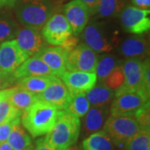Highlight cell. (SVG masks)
Instances as JSON below:
<instances>
[{"label":"cell","instance_id":"6","mask_svg":"<svg viewBox=\"0 0 150 150\" xmlns=\"http://www.w3.org/2000/svg\"><path fill=\"white\" fill-rule=\"evenodd\" d=\"M149 60L143 61L138 58H129L121 64L124 75L123 85L115 90V96L127 92H132L142 88L145 69Z\"/></svg>","mask_w":150,"mask_h":150},{"label":"cell","instance_id":"40","mask_svg":"<svg viewBox=\"0 0 150 150\" xmlns=\"http://www.w3.org/2000/svg\"><path fill=\"white\" fill-rule=\"evenodd\" d=\"M11 89H12V88H6V89L0 90V101L3 100L4 98H5L6 97H8L9 95Z\"/></svg>","mask_w":150,"mask_h":150},{"label":"cell","instance_id":"30","mask_svg":"<svg viewBox=\"0 0 150 150\" xmlns=\"http://www.w3.org/2000/svg\"><path fill=\"white\" fill-rule=\"evenodd\" d=\"M22 112L14 107L8 100V96L0 101V123L12 118L21 117Z\"/></svg>","mask_w":150,"mask_h":150},{"label":"cell","instance_id":"17","mask_svg":"<svg viewBox=\"0 0 150 150\" xmlns=\"http://www.w3.org/2000/svg\"><path fill=\"white\" fill-rule=\"evenodd\" d=\"M13 74L18 82L21 80L22 79L31 77V76L54 75L48 66L36 56H33L32 58H28L27 60H25L14 71Z\"/></svg>","mask_w":150,"mask_h":150},{"label":"cell","instance_id":"33","mask_svg":"<svg viewBox=\"0 0 150 150\" xmlns=\"http://www.w3.org/2000/svg\"><path fill=\"white\" fill-rule=\"evenodd\" d=\"M19 122H20V117L12 118L0 123V143L7 141L13 127Z\"/></svg>","mask_w":150,"mask_h":150},{"label":"cell","instance_id":"24","mask_svg":"<svg viewBox=\"0 0 150 150\" xmlns=\"http://www.w3.org/2000/svg\"><path fill=\"white\" fill-rule=\"evenodd\" d=\"M54 78V75L31 76V77L22 79L21 80L17 83H18L17 85L27 91L31 92L38 95L46 89V88L51 83Z\"/></svg>","mask_w":150,"mask_h":150},{"label":"cell","instance_id":"39","mask_svg":"<svg viewBox=\"0 0 150 150\" xmlns=\"http://www.w3.org/2000/svg\"><path fill=\"white\" fill-rule=\"evenodd\" d=\"M15 0H0V8L4 7H13Z\"/></svg>","mask_w":150,"mask_h":150},{"label":"cell","instance_id":"14","mask_svg":"<svg viewBox=\"0 0 150 150\" xmlns=\"http://www.w3.org/2000/svg\"><path fill=\"white\" fill-rule=\"evenodd\" d=\"M17 43L23 52L31 57L46 47V42L43 39L40 29L32 27L19 28L16 35Z\"/></svg>","mask_w":150,"mask_h":150},{"label":"cell","instance_id":"11","mask_svg":"<svg viewBox=\"0 0 150 150\" xmlns=\"http://www.w3.org/2000/svg\"><path fill=\"white\" fill-rule=\"evenodd\" d=\"M29 56L22 50L15 39L0 44V71L13 74Z\"/></svg>","mask_w":150,"mask_h":150},{"label":"cell","instance_id":"19","mask_svg":"<svg viewBox=\"0 0 150 150\" xmlns=\"http://www.w3.org/2000/svg\"><path fill=\"white\" fill-rule=\"evenodd\" d=\"M109 109L107 106L103 107H93L86 113L84 123H83V132L85 134H91L99 131L103 127L105 121L108 115Z\"/></svg>","mask_w":150,"mask_h":150},{"label":"cell","instance_id":"16","mask_svg":"<svg viewBox=\"0 0 150 150\" xmlns=\"http://www.w3.org/2000/svg\"><path fill=\"white\" fill-rule=\"evenodd\" d=\"M37 96L38 100L53 104L64 110L66 103L69 99L70 92L64 83L59 78L54 76L51 83L46 88V89Z\"/></svg>","mask_w":150,"mask_h":150},{"label":"cell","instance_id":"1","mask_svg":"<svg viewBox=\"0 0 150 150\" xmlns=\"http://www.w3.org/2000/svg\"><path fill=\"white\" fill-rule=\"evenodd\" d=\"M61 110L53 104L38 100L22 112V124L33 138L46 135L54 128Z\"/></svg>","mask_w":150,"mask_h":150},{"label":"cell","instance_id":"3","mask_svg":"<svg viewBox=\"0 0 150 150\" xmlns=\"http://www.w3.org/2000/svg\"><path fill=\"white\" fill-rule=\"evenodd\" d=\"M18 23L24 27L42 28L52 16L54 6L49 0H15Z\"/></svg>","mask_w":150,"mask_h":150},{"label":"cell","instance_id":"26","mask_svg":"<svg viewBox=\"0 0 150 150\" xmlns=\"http://www.w3.org/2000/svg\"><path fill=\"white\" fill-rule=\"evenodd\" d=\"M20 26L8 13H0V43L16 37Z\"/></svg>","mask_w":150,"mask_h":150},{"label":"cell","instance_id":"18","mask_svg":"<svg viewBox=\"0 0 150 150\" xmlns=\"http://www.w3.org/2000/svg\"><path fill=\"white\" fill-rule=\"evenodd\" d=\"M119 51L127 58H144L149 55V43L147 39L142 36L129 38L122 43Z\"/></svg>","mask_w":150,"mask_h":150},{"label":"cell","instance_id":"8","mask_svg":"<svg viewBox=\"0 0 150 150\" xmlns=\"http://www.w3.org/2000/svg\"><path fill=\"white\" fill-rule=\"evenodd\" d=\"M98 56L85 43L78 44L67 54L66 69L68 71L95 73Z\"/></svg>","mask_w":150,"mask_h":150},{"label":"cell","instance_id":"5","mask_svg":"<svg viewBox=\"0 0 150 150\" xmlns=\"http://www.w3.org/2000/svg\"><path fill=\"white\" fill-rule=\"evenodd\" d=\"M82 33L86 45L96 53L110 52L118 45V37L112 34L102 23L87 24Z\"/></svg>","mask_w":150,"mask_h":150},{"label":"cell","instance_id":"37","mask_svg":"<svg viewBox=\"0 0 150 150\" xmlns=\"http://www.w3.org/2000/svg\"><path fill=\"white\" fill-rule=\"evenodd\" d=\"M83 4H84L89 9L91 14H95L97 13L98 6L99 4V0H80Z\"/></svg>","mask_w":150,"mask_h":150},{"label":"cell","instance_id":"4","mask_svg":"<svg viewBox=\"0 0 150 150\" xmlns=\"http://www.w3.org/2000/svg\"><path fill=\"white\" fill-rule=\"evenodd\" d=\"M140 130V127L134 116L117 115L106 119L103 131L110 137L115 146H123Z\"/></svg>","mask_w":150,"mask_h":150},{"label":"cell","instance_id":"28","mask_svg":"<svg viewBox=\"0 0 150 150\" xmlns=\"http://www.w3.org/2000/svg\"><path fill=\"white\" fill-rule=\"evenodd\" d=\"M124 150H150V132L140 130L125 144Z\"/></svg>","mask_w":150,"mask_h":150},{"label":"cell","instance_id":"32","mask_svg":"<svg viewBox=\"0 0 150 150\" xmlns=\"http://www.w3.org/2000/svg\"><path fill=\"white\" fill-rule=\"evenodd\" d=\"M134 117L139 125L141 130L150 132V108L149 102L134 113Z\"/></svg>","mask_w":150,"mask_h":150},{"label":"cell","instance_id":"36","mask_svg":"<svg viewBox=\"0 0 150 150\" xmlns=\"http://www.w3.org/2000/svg\"><path fill=\"white\" fill-rule=\"evenodd\" d=\"M77 45H78V38L74 36H73V35H71L69 38H68L64 42L60 45V47H62L64 50L67 51V53H69L72 49H74Z\"/></svg>","mask_w":150,"mask_h":150},{"label":"cell","instance_id":"22","mask_svg":"<svg viewBox=\"0 0 150 150\" xmlns=\"http://www.w3.org/2000/svg\"><path fill=\"white\" fill-rule=\"evenodd\" d=\"M8 100L14 107L23 112L38 99L37 94L27 91L17 85L12 87L8 95Z\"/></svg>","mask_w":150,"mask_h":150},{"label":"cell","instance_id":"27","mask_svg":"<svg viewBox=\"0 0 150 150\" xmlns=\"http://www.w3.org/2000/svg\"><path fill=\"white\" fill-rule=\"evenodd\" d=\"M124 8V0H99L96 13L101 18H114L118 16Z\"/></svg>","mask_w":150,"mask_h":150},{"label":"cell","instance_id":"38","mask_svg":"<svg viewBox=\"0 0 150 150\" xmlns=\"http://www.w3.org/2000/svg\"><path fill=\"white\" fill-rule=\"evenodd\" d=\"M131 2L134 7L140 9H149L150 0H131Z\"/></svg>","mask_w":150,"mask_h":150},{"label":"cell","instance_id":"43","mask_svg":"<svg viewBox=\"0 0 150 150\" xmlns=\"http://www.w3.org/2000/svg\"><path fill=\"white\" fill-rule=\"evenodd\" d=\"M25 150H35V148L33 146V144L31 145V146H29L28 148L27 149H25Z\"/></svg>","mask_w":150,"mask_h":150},{"label":"cell","instance_id":"42","mask_svg":"<svg viewBox=\"0 0 150 150\" xmlns=\"http://www.w3.org/2000/svg\"><path fill=\"white\" fill-rule=\"evenodd\" d=\"M66 150H81L80 148H79L78 146H75V145H73V146H71L70 148H69L68 149Z\"/></svg>","mask_w":150,"mask_h":150},{"label":"cell","instance_id":"29","mask_svg":"<svg viewBox=\"0 0 150 150\" xmlns=\"http://www.w3.org/2000/svg\"><path fill=\"white\" fill-rule=\"evenodd\" d=\"M117 60L112 55H103L98 59L95 74L100 82H103L109 73L117 66Z\"/></svg>","mask_w":150,"mask_h":150},{"label":"cell","instance_id":"2","mask_svg":"<svg viewBox=\"0 0 150 150\" xmlns=\"http://www.w3.org/2000/svg\"><path fill=\"white\" fill-rule=\"evenodd\" d=\"M80 129L79 118L61 110L54 128L46 137L55 150H66L77 143Z\"/></svg>","mask_w":150,"mask_h":150},{"label":"cell","instance_id":"10","mask_svg":"<svg viewBox=\"0 0 150 150\" xmlns=\"http://www.w3.org/2000/svg\"><path fill=\"white\" fill-rule=\"evenodd\" d=\"M149 13V9H140L134 6L125 7L119 14L122 27L126 32L137 35L148 32L150 28Z\"/></svg>","mask_w":150,"mask_h":150},{"label":"cell","instance_id":"20","mask_svg":"<svg viewBox=\"0 0 150 150\" xmlns=\"http://www.w3.org/2000/svg\"><path fill=\"white\" fill-rule=\"evenodd\" d=\"M88 102L93 107H103L107 106L112 102L114 93L103 83H96L90 90L85 93Z\"/></svg>","mask_w":150,"mask_h":150},{"label":"cell","instance_id":"35","mask_svg":"<svg viewBox=\"0 0 150 150\" xmlns=\"http://www.w3.org/2000/svg\"><path fill=\"white\" fill-rule=\"evenodd\" d=\"M35 150H55L54 148L48 142L47 137H43L40 138L36 141V147Z\"/></svg>","mask_w":150,"mask_h":150},{"label":"cell","instance_id":"41","mask_svg":"<svg viewBox=\"0 0 150 150\" xmlns=\"http://www.w3.org/2000/svg\"><path fill=\"white\" fill-rule=\"evenodd\" d=\"M0 150H13L12 149L9 144L8 142H3V143H0Z\"/></svg>","mask_w":150,"mask_h":150},{"label":"cell","instance_id":"23","mask_svg":"<svg viewBox=\"0 0 150 150\" xmlns=\"http://www.w3.org/2000/svg\"><path fill=\"white\" fill-rule=\"evenodd\" d=\"M90 108V103L85 95V93H70L69 101L65 105V111L78 118L84 117Z\"/></svg>","mask_w":150,"mask_h":150},{"label":"cell","instance_id":"31","mask_svg":"<svg viewBox=\"0 0 150 150\" xmlns=\"http://www.w3.org/2000/svg\"><path fill=\"white\" fill-rule=\"evenodd\" d=\"M124 82V75L121 65H117L109 73V74L103 80V83L106 86L112 90H116L123 85Z\"/></svg>","mask_w":150,"mask_h":150},{"label":"cell","instance_id":"34","mask_svg":"<svg viewBox=\"0 0 150 150\" xmlns=\"http://www.w3.org/2000/svg\"><path fill=\"white\" fill-rule=\"evenodd\" d=\"M15 83H18V80L13 73L9 74L0 71V90L10 88Z\"/></svg>","mask_w":150,"mask_h":150},{"label":"cell","instance_id":"21","mask_svg":"<svg viewBox=\"0 0 150 150\" xmlns=\"http://www.w3.org/2000/svg\"><path fill=\"white\" fill-rule=\"evenodd\" d=\"M83 150H115V144L103 130L91 134L83 141Z\"/></svg>","mask_w":150,"mask_h":150},{"label":"cell","instance_id":"9","mask_svg":"<svg viewBox=\"0 0 150 150\" xmlns=\"http://www.w3.org/2000/svg\"><path fill=\"white\" fill-rule=\"evenodd\" d=\"M45 42L53 46H60L65 40L73 35L72 28L64 14H52L42 29Z\"/></svg>","mask_w":150,"mask_h":150},{"label":"cell","instance_id":"15","mask_svg":"<svg viewBox=\"0 0 150 150\" xmlns=\"http://www.w3.org/2000/svg\"><path fill=\"white\" fill-rule=\"evenodd\" d=\"M67 86L70 93H86L97 83L95 73L80 71H66L60 78Z\"/></svg>","mask_w":150,"mask_h":150},{"label":"cell","instance_id":"25","mask_svg":"<svg viewBox=\"0 0 150 150\" xmlns=\"http://www.w3.org/2000/svg\"><path fill=\"white\" fill-rule=\"evenodd\" d=\"M7 140L13 150H25L32 145L30 136L22 128L20 122L13 127Z\"/></svg>","mask_w":150,"mask_h":150},{"label":"cell","instance_id":"13","mask_svg":"<svg viewBox=\"0 0 150 150\" xmlns=\"http://www.w3.org/2000/svg\"><path fill=\"white\" fill-rule=\"evenodd\" d=\"M67 51L60 46L57 47H45L38 53L33 55L40 59L51 70L52 74L58 78L66 72V59Z\"/></svg>","mask_w":150,"mask_h":150},{"label":"cell","instance_id":"12","mask_svg":"<svg viewBox=\"0 0 150 150\" xmlns=\"http://www.w3.org/2000/svg\"><path fill=\"white\" fill-rule=\"evenodd\" d=\"M64 17L75 36L83 32L88 23L91 13L88 7L80 0H72L64 8Z\"/></svg>","mask_w":150,"mask_h":150},{"label":"cell","instance_id":"7","mask_svg":"<svg viewBox=\"0 0 150 150\" xmlns=\"http://www.w3.org/2000/svg\"><path fill=\"white\" fill-rule=\"evenodd\" d=\"M149 102V94L142 88L135 91L127 92L115 96L111 104L110 112L112 116H134L135 112Z\"/></svg>","mask_w":150,"mask_h":150}]
</instances>
